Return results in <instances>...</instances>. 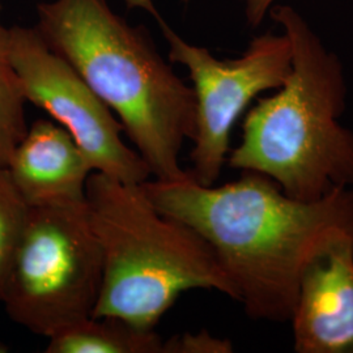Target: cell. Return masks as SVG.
Instances as JSON below:
<instances>
[{
	"label": "cell",
	"mask_w": 353,
	"mask_h": 353,
	"mask_svg": "<svg viewBox=\"0 0 353 353\" xmlns=\"http://www.w3.org/2000/svg\"><path fill=\"white\" fill-rule=\"evenodd\" d=\"M29 205L14 188L6 166H0V300L21 234Z\"/></svg>",
	"instance_id": "12"
},
{
	"label": "cell",
	"mask_w": 353,
	"mask_h": 353,
	"mask_svg": "<svg viewBox=\"0 0 353 353\" xmlns=\"http://www.w3.org/2000/svg\"><path fill=\"white\" fill-rule=\"evenodd\" d=\"M11 58L26 102L63 126L87 154L94 172L141 185L150 166L122 138L123 127L84 79L51 50L37 28H10Z\"/></svg>",
	"instance_id": "7"
},
{
	"label": "cell",
	"mask_w": 353,
	"mask_h": 353,
	"mask_svg": "<svg viewBox=\"0 0 353 353\" xmlns=\"http://www.w3.org/2000/svg\"><path fill=\"white\" fill-rule=\"evenodd\" d=\"M275 0H246V16L252 26L262 23L267 11Z\"/></svg>",
	"instance_id": "14"
},
{
	"label": "cell",
	"mask_w": 353,
	"mask_h": 353,
	"mask_svg": "<svg viewBox=\"0 0 353 353\" xmlns=\"http://www.w3.org/2000/svg\"><path fill=\"white\" fill-rule=\"evenodd\" d=\"M37 28L122 123L152 178L189 176L179 164L194 139L196 101L139 28H132L105 0L39 3Z\"/></svg>",
	"instance_id": "2"
},
{
	"label": "cell",
	"mask_w": 353,
	"mask_h": 353,
	"mask_svg": "<svg viewBox=\"0 0 353 353\" xmlns=\"http://www.w3.org/2000/svg\"><path fill=\"white\" fill-rule=\"evenodd\" d=\"M233 345L228 339L214 338L208 331L182 334L164 341V353H229Z\"/></svg>",
	"instance_id": "13"
},
{
	"label": "cell",
	"mask_w": 353,
	"mask_h": 353,
	"mask_svg": "<svg viewBox=\"0 0 353 353\" xmlns=\"http://www.w3.org/2000/svg\"><path fill=\"white\" fill-rule=\"evenodd\" d=\"M7 348L3 345V344H0V352H4Z\"/></svg>",
	"instance_id": "15"
},
{
	"label": "cell",
	"mask_w": 353,
	"mask_h": 353,
	"mask_svg": "<svg viewBox=\"0 0 353 353\" xmlns=\"http://www.w3.org/2000/svg\"><path fill=\"white\" fill-rule=\"evenodd\" d=\"M157 21L169 46V61L185 65L196 101V127L190 152V176L204 186L219 179L230 152V135L241 114L265 90L279 89L292 70L290 38L263 34L252 39L242 57L220 61L186 42L166 24L152 0H125Z\"/></svg>",
	"instance_id": "6"
},
{
	"label": "cell",
	"mask_w": 353,
	"mask_h": 353,
	"mask_svg": "<svg viewBox=\"0 0 353 353\" xmlns=\"http://www.w3.org/2000/svg\"><path fill=\"white\" fill-rule=\"evenodd\" d=\"M183 1H189V0H183Z\"/></svg>",
	"instance_id": "16"
},
{
	"label": "cell",
	"mask_w": 353,
	"mask_h": 353,
	"mask_svg": "<svg viewBox=\"0 0 353 353\" xmlns=\"http://www.w3.org/2000/svg\"><path fill=\"white\" fill-rule=\"evenodd\" d=\"M0 6H1V0H0Z\"/></svg>",
	"instance_id": "17"
},
{
	"label": "cell",
	"mask_w": 353,
	"mask_h": 353,
	"mask_svg": "<svg viewBox=\"0 0 353 353\" xmlns=\"http://www.w3.org/2000/svg\"><path fill=\"white\" fill-rule=\"evenodd\" d=\"M85 203L102 254L101 290L93 316H115L154 330L188 290H217L237 301L207 241L160 212L141 185L93 172Z\"/></svg>",
	"instance_id": "4"
},
{
	"label": "cell",
	"mask_w": 353,
	"mask_h": 353,
	"mask_svg": "<svg viewBox=\"0 0 353 353\" xmlns=\"http://www.w3.org/2000/svg\"><path fill=\"white\" fill-rule=\"evenodd\" d=\"M48 353H164V338L115 316H89L52 334Z\"/></svg>",
	"instance_id": "10"
},
{
	"label": "cell",
	"mask_w": 353,
	"mask_h": 353,
	"mask_svg": "<svg viewBox=\"0 0 353 353\" xmlns=\"http://www.w3.org/2000/svg\"><path fill=\"white\" fill-rule=\"evenodd\" d=\"M271 14L290 38L292 70L275 94L246 114L227 164L271 178L293 199L316 202L353 188V132L339 122L343 65L292 7L278 6Z\"/></svg>",
	"instance_id": "3"
},
{
	"label": "cell",
	"mask_w": 353,
	"mask_h": 353,
	"mask_svg": "<svg viewBox=\"0 0 353 353\" xmlns=\"http://www.w3.org/2000/svg\"><path fill=\"white\" fill-rule=\"evenodd\" d=\"M26 103L23 85L11 58L10 28L0 20V166H7L13 150L28 131Z\"/></svg>",
	"instance_id": "11"
},
{
	"label": "cell",
	"mask_w": 353,
	"mask_h": 353,
	"mask_svg": "<svg viewBox=\"0 0 353 353\" xmlns=\"http://www.w3.org/2000/svg\"><path fill=\"white\" fill-rule=\"evenodd\" d=\"M102 254L87 203L29 207L1 303L17 325L45 338L93 316Z\"/></svg>",
	"instance_id": "5"
},
{
	"label": "cell",
	"mask_w": 353,
	"mask_h": 353,
	"mask_svg": "<svg viewBox=\"0 0 353 353\" xmlns=\"http://www.w3.org/2000/svg\"><path fill=\"white\" fill-rule=\"evenodd\" d=\"M299 353H353V241H341L305 271L293 314Z\"/></svg>",
	"instance_id": "8"
},
{
	"label": "cell",
	"mask_w": 353,
	"mask_h": 353,
	"mask_svg": "<svg viewBox=\"0 0 353 353\" xmlns=\"http://www.w3.org/2000/svg\"><path fill=\"white\" fill-rule=\"evenodd\" d=\"M141 188L160 212L207 241L255 321H290L307 267L336 243L353 241V188L301 202L255 172L221 186H204L189 174L151 178Z\"/></svg>",
	"instance_id": "1"
},
{
	"label": "cell",
	"mask_w": 353,
	"mask_h": 353,
	"mask_svg": "<svg viewBox=\"0 0 353 353\" xmlns=\"http://www.w3.org/2000/svg\"><path fill=\"white\" fill-rule=\"evenodd\" d=\"M6 168L29 207L85 202L87 183L94 172L72 135L50 119H38L28 127Z\"/></svg>",
	"instance_id": "9"
}]
</instances>
